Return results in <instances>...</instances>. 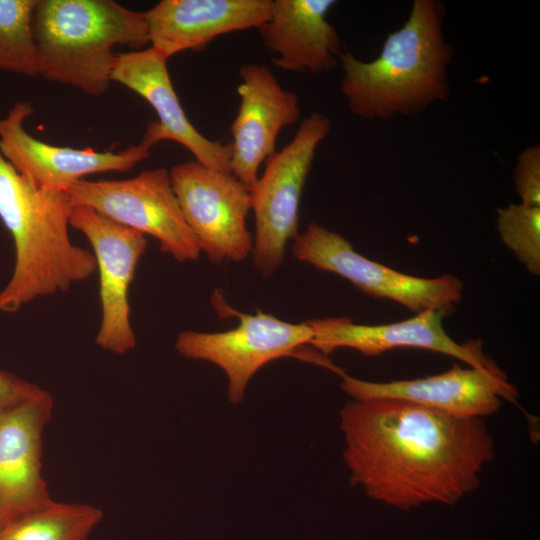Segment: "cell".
<instances>
[{
    "mask_svg": "<svg viewBox=\"0 0 540 540\" xmlns=\"http://www.w3.org/2000/svg\"><path fill=\"white\" fill-rule=\"evenodd\" d=\"M36 0H0V70L39 76L32 20Z\"/></svg>",
    "mask_w": 540,
    "mask_h": 540,
    "instance_id": "obj_20",
    "label": "cell"
},
{
    "mask_svg": "<svg viewBox=\"0 0 540 540\" xmlns=\"http://www.w3.org/2000/svg\"><path fill=\"white\" fill-rule=\"evenodd\" d=\"M33 112L29 102H17L0 118V153L18 173L44 190L67 192L86 175L128 171L148 158L151 148L159 143L147 125L139 144L116 153L50 145L24 129V120Z\"/></svg>",
    "mask_w": 540,
    "mask_h": 540,
    "instance_id": "obj_10",
    "label": "cell"
},
{
    "mask_svg": "<svg viewBox=\"0 0 540 540\" xmlns=\"http://www.w3.org/2000/svg\"><path fill=\"white\" fill-rule=\"evenodd\" d=\"M167 61L151 46L117 53L111 81L134 91L155 110L159 121L154 126L160 142L175 141L204 166L231 173L230 143L206 138L189 121L171 82Z\"/></svg>",
    "mask_w": 540,
    "mask_h": 540,
    "instance_id": "obj_16",
    "label": "cell"
},
{
    "mask_svg": "<svg viewBox=\"0 0 540 540\" xmlns=\"http://www.w3.org/2000/svg\"><path fill=\"white\" fill-rule=\"evenodd\" d=\"M72 210L67 192L37 187L0 153V220L15 247L13 273L0 291V313L67 291L96 271L92 251L70 240Z\"/></svg>",
    "mask_w": 540,
    "mask_h": 540,
    "instance_id": "obj_3",
    "label": "cell"
},
{
    "mask_svg": "<svg viewBox=\"0 0 540 540\" xmlns=\"http://www.w3.org/2000/svg\"><path fill=\"white\" fill-rule=\"evenodd\" d=\"M335 0H273L269 18L257 28L274 64L291 72L322 74L338 64L341 38L326 19Z\"/></svg>",
    "mask_w": 540,
    "mask_h": 540,
    "instance_id": "obj_18",
    "label": "cell"
},
{
    "mask_svg": "<svg viewBox=\"0 0 540 540\" xmlns=\"http://www.w3.org/2000/svg\"><path fill=\"white\" fill-rule=\"evenodd\" d=\"M515 190L521 204L540 207V146L526 147L517 157L514 168Z\"/></svg>",
    "mask_w": 540,
    "mask_h": 540,
    "instance_id": "obj_22",
    "label": "cell"
},
{
    "mask_svg": "<svg viewBox=\"0 0 540 540\" xmlns=\"http://www.w3.org/2000/svg\"><path fill=\"white\" fill-rule=\"evenodd\" d=\"M240 105L230 131L231 173L250 191L260 165L276 152L282 128L300 117L297 94L284 89L266 66L248 63L239 69Z\"/></svg>",
    "mask_w": 540,
    "mask_h": 540,
    "instance_id": "obj_13",
    "label": "cell"
},
{
    "mask_svg": "<svg viewBox=\"0 0 540 540\" xmlns=\"http://www.w3.org/2000/svg\"><path fill=\"white\" fill-rule=\"evenodd\" d=\"M173 190L183 217L201 252L215 264L242 262L252 252L253 235L246 225L250 191L232 174L196 160L173 166Z\"/></svg>",
    "mask_w": 540,
    "mask_h": 540,
    "instance_id": "obj_9",
    "label": "cell"
},
{
    "mask_svg": "<svg viewBox=\"0 0 540 540\" xmlns=\"http://www.w3.org/2000/svg\"><path fill=\"white\" fill-rule=\"evenodd\" d=\"M69 223L88 239L99 272L102 317L95 342L105 351L125 354L136 345L128 290L146 251V237L85 206L73 208Z\"/></svg>",
    "mask_w": 540,
    "mask_h": 540,
    "instance_id": "obj_11",
    "label": "cell"
},
{
    "mask_svg": "<svg viewBox=\"0 0 540 540\" xmlns=\"http://www.w3.org/2000/svg\"><path fill=\"white\" fill-rule=\"evenodd\" d=\"M341 389L352 399L396 398L456 417L480 418L497 412L502 399L516 403L517 388L500 369L462 368L412 380L366 381L342 373Z\"/></svg>",
    "mask_w": 540,
    "mask_h": 540,
    "instance_id": "obj_12",
    "label": "cell"
},
{
    "mask_svg": "<svg viewBox=\"0 0 540 540\" xmlns=\"http://www.w3.org/2000/svg\"><path fill=\"white\" fill-rule=\"evenodd\" d=\"M67 193L73 208H91L115 223L154 237L160 250L178 262L195 261L201 254L165 168L144 170L124 180H80Z\"/></svg>",
    "mask_w": 540,
    "mask_h": 540,
    "instance_id": "obj_7",
    "label": "cell"
},
{
    "mask_svg": "<svg viewBox=\"0 0 540 540\" xmlns=\"http://www.w3.org/2000/svg\"><path fill=\"white\" fill-rule=\"evenodd\" d=\"M102 517L93 505L52 500L1 527L0 540H87Z\"/></svg>",
    "mask_w": 540,
    "mask_h": 540,
    "instance_id": "obj_19",
    "label": "cell"
},
{
    "mask_svg": "<svg viewBox=\"0 0 540 540\" xmlns=\"http://www.w3.org/2000/svg\"><path fill=\"white\" fill-rule=\"evenodd\" d=\"M42 390L31 382L0 370V413L34 398Z\"/></svg>",
    "mask_w": 540,
    "mask_h": 540,
    "instance_id": "obj_23",
    "label": "cell"
},
{
    "mask_svg": "<svg viewBox=\"0 0 540 540\" xmlns=\"http://www.w3.org/2000/svg\"><path fill=\"white\" fill-rule=\"evenodd\" d=\"M444 315L426 311L414 317L389 324H356L348 317L311 319L313 330L310 343L327 355L338 348H350L365 356H378L399 347L421 348L445 354L463 361L470 367L499 368L483 352L482 341L458 343L445 331Z\"/></svg>",
    "mask_w": 540,
    "mask_h": 540,
    "instance_id": "obj_15",
    "label": "cell"
},
{
    "mask_svg": "<svg viewBox=\"0 0 540 540\" xmlns=\"http://www.w3.org/2000/svg\"><path fill=\"white\" fill-rule=\"evenodd\" d=\"M497 230L502 242L527 271L540 274V207L509 204L497 208Z\"/></svg>",
    "mask_w": 540,
    "mask_h": 540,
    "instance_id": "obj_21",
    "label": "cell"
},
{
    "mask_svg": "<svg viewBox=\"0 0 540 540\" xmlns=\"http://www.w3.org/2000/svg\"><path fill=\"white\" fill-rule=\"evenodd\" d=\"M291 251L298 260L337 274L363 293L395 301L415 314L437 311L450 315L462 298L463 283L456 276L404 274L362 256L345 237L315 222L295 237Z\"/></svg>",
    "mask_w": 540,
    "mask_h": 540,
    "instance_id": "obj_8",
    "label": "cell"
},
{
    "mask_svg": "<svg viewBox=\"0 0 540 540\" xmlns=\"http://www.w3.org/2000/svg\"><path fill=\"white\" fill-rule=\"evenodd\" d=\"M273 0H162L147 10L149 44L167 59L215 38L261 26Z\"/></svg>",
    "mask_w": 540,
    "mask_h": 540,
    "instance_id": "obj_17",
    "label": "cell"
},
{
    "mask_svg": "<svg viewBox=\"0 0 540 540\" xmlns=\"http://www.w3.org/2000/svg\"><path fill=\"white\" fill-rule=\"evenodd\" d=\"M53 406L42 390L0 413V528L53 500L41 475L42 435Z\"/></svg>",
    "mask_w": 540,
    "mask_h": 540,
    "instance_id": "obj_14",
    "label": "cell"
},
{
    "mask_svg": "<svg viewBox=\"0 0 540 540\" xmlns=\"http://www.w3.org/2000/svg\"><path fill=\"white\" fill-rule=\"evenodd\" d=\"M331 129L330 118L313 112L302 119L293 139L265 161L250 190L255 218L252 258L270 277L282 264L286 246L299 234V205L316 150Z\"/></svg>",
    "mask_w": 540,
    "mask_h": 540,
    "instance_id": "obj_5",
    "label": "cell"
},
{
    "mask_svg": "<svg viewBox=\"0 0 540 540\" xmlns=\"http://www.w3.org/2000/svg\"><path fill=\"white\" fill-rule=\"evenodd\" d=\"M32 27L39 75L92 96L110 86L113 46L149 44L145 13L112 0H36Z\"/></svg>",
    "mask_w": 540,
    "mask_h": 540,
    "instance_id": "obj_4",
    "label": "cell"
},
{
    "mask_svg": "<svg viewBox=\"0 0 540 540\" xmlns=\"http://www.w3.org/2000/svg\"><path fill=\"white\" fill-rule=\"evenodd\" d=\"M351 486L409 510L455 505L495 458L483 419L456 417L396 398L352 399L339 412Z\"/></svg>",
    "mask_w": 540,
    "mask_h": 540,
    "instance_id": "obj_1",
    "label": "cell"
},
{
    "mask_svg": "<svg viewBox=\"0 0 540 540\" xmlns=\"http://www.w3.org/2000/svg\"><path fill=\"white\" fill-rule=\"evenodd\" d=\"M445 5L414 0L409 17L388 34L379 56L361 61L341 52V93L356 116L373 120L412 116L450 94L448 65L454 50L445 40Z\"/></svg>",
    "mask_w": 540,
    "mask_h": 540,
    "instance_id": "obj_2",
    "label": "cell"
},
{
    "mask_svg": "<svg viewBox=\"0 0 540 540\" xmlns=\"http://www.w3.org/2000/svg\"><path fill=\"white\" fill-rule=\"evenodd\" d=\"M229 311L239 320L235 328L223 332L185 330L178 334L175 348L185 358L221 368L227 377V398L232 404L243 401L251 378L273 360L293 356L330 366L322 353L299 351L313 338L308 322L289 323L259 310L256 314Z\"/></svg>",
    "mask_w": 540,
    "mask_h": 540,
    "instance_id": "obj_6",
    "label": "cell"
}]
</instances>
